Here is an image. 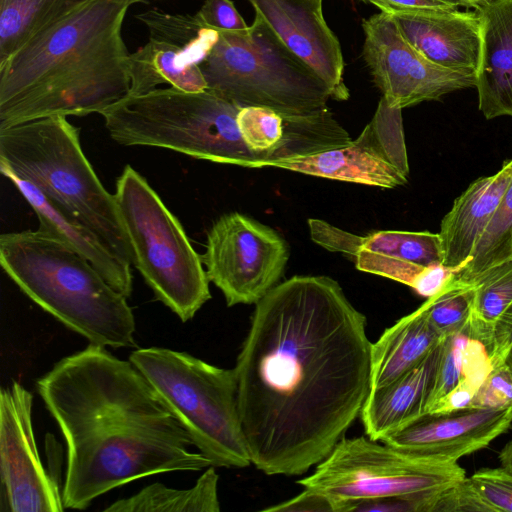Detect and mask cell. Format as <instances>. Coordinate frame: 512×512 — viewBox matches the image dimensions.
<instances>
[{
	"mask_svg": "<svg viewBox=\"0 0 512 512\" xmlns=\"http://www.w3.org/2000/svg\"><path fill=\"white\" fill-rule=\"evenodd\" d=\"M366 317L327 276H294L255 304L234 367L251 463L297 476L319 464L370 392Z\"/></svg>",
	"mask_w": 512,
	"mask_h": 512,
	"instance_id": "obj_1",
	"label": "cell"
},
{
	"mask_svg": "<svg viewBox=\"0 0 512 512\" xmlns=\"http://www.w3.org/2000/svg\"><path fill=\"white\" fill-rule=\"evenodd\" d=\"M66 443L64 507L84 510L140 478L212 466L130 360L105 346L59 360L36 381Z\"/></svg>",
	"mask_w": 512,
	"mask_h": 512,
	"instance_id": "obj_2",
	"label": "cell"
},
{
	"mask_svg": "<svg viewBox=\"0 0 512 512\" xmlns=\"http://www.w3.org/2000/svg\"><path fill=\"white\" fill-rule=\"evenodd\" d=\"M131 3L89 0L0 63V129L101 113L129 94L122 36Z\"/></svg>",
	"mask_w": 512,
	"mask_h": 512,
	"instance_id": "obj_3",
	"label": "cell"
},
{
	"mask_svg": "<svg viewBox=\"0 0 512 512\" xmlns=\"http://www.w3.org/2000/svg\"><path fill=\"white\" fill-rule=\"evenodd\" d=\"M0 264L27 297L90 343L137 347L127 297L53 233L38 228L2 234Z\"/></svg>",
	"mask_w": 512,
	"mask_h": 512,
	"instance_id": "obj_4",
	"label": "cell"
},
{
	"mask_svg": "<svg viewBox=\"0 0 512 512\" xmlns=\"http://www.w3.org/2000/svg\"><path fill=\"white\" fill-rule=\"evenodd\" d=\"M0 164L33 184L63 213L98 235L119 258L133 264L114 194L100 182L81 148L79 129L65 116L0 129Z\"/></svg>",
	"mask_w": 512,
	"mask_h": 512,
	"instance_id": "obj_5",
	"label": "cell"
},
{
	"mask_svg": "<svg viewBox=\"0 0 512 512\" xmlns=\"http://www.w3.org/2000/svg\"><path fill=\"white\" fill-rule=\"evenodd\" d=\"M240 109L208 89L170 87L126 96L100 115L121 145L160 147L215 163L260 168L262 156L248 148L239 130Z\"/></svg>",
	"mask_w": 512,
	"mask_h": 512,
	"instance_id": "obj_6",
	"label": "cell"
},
{
	"mask_svg": "<svg viewBox=\"0 0 512 512\" xmlns=\"http://www.w3.org/2000/svg\"><path fill=\"white\" fill-rule=\"evenodd\" d=\"M129 360L212 466L244 468L252 464L234 368H220L163 347L138 348Z\"/></svg>",
	"mask_w": 512,
	"mask_h": 512,
	"instance_id": "obj_7",
	"label": "cell"
},
{
	"mask_svg": "<svg viewBox=\"0 0 512 512\" xmlns=\"http://www.w3.org/2000/svg\"><path fill=\"white\" fill-rule=\"evenodd\" d=\"M199 65L207 89L241 107H266L286 118L328 110L325 83L257 14L245 33L218 32Z\"/></svg>",
	"mask_w": 512,
	"mask_h": 512,
	"instance_id": "obj_8",
	"label": "cell"
},
{
	"mask_svg": "<svg viewBox=\"0 0 512 512\" xmlns=\"http://www.w3.org/2000/svg\"><path fill=\"white\" fill-rule=\"evenodd\" d=\"M114 198L133 251L132 265L157 300L182 322L192 319L211 298L210 281L181 223L130 165L117 178Z\"/></svg>",
	"mask_w": 512,
	"mask_h": 512,
	"instance_id": "obj_9",
	"label": "cell"
},
{
	"mask_svg": "<svg viewBox=\"0 0 512 512\" xmlns=\"http://www.w3.org/2000/svg\"><path fill=\"white\" fill-rule=\"evenodd\" d=\"M466 477L458 462L432 460L360 436L342 438L314 472L297 483L327 495L338 512H346L348 502L364 499L436 498Z\"/></svg>",
	"mask_w": 512,
	"mask_h": 512,
	"instance_id": "obj_10",
	"label": "cell"
},
{
	"mask_svg": "<svg viewBox=\"0 0 512 512\" xmlns=\"http://www.w3.org/2000/svg\"><path fill=\"white\" fill-rule=\"evenodd\" d=\"M200 258L209 281L231 307L256 304L278 284L289 248L271 227L232 212L213 223Z\"/></svg>",
	"mask_w": 512,
	"mask_h": 512,
	"instance_id": "obj_11",
	"label": "cell"
},
{
	"mask_svg": "<svg viewBox=\"0 0 512 512\" xmlns=\"http://www.w3.org/2000/svg\"><path fill=\"white\" fill-rule=\"evenodd\" d=\"M363 59L386 103L397 109L476 86V72L440 66L420 54L384 12L363 20Z\"/></svg>",
	"mask_w": 512,
	"mask_h": 512,
	"instance_id": "obj_12",
	"label": "cell"
},
{
	"mask_svg": "<svg viewBox=\"0 0 512 512\" xmlns=\"http://www.w3.org/2000/svg\"><path fill=\"white\" fill-rule=\"evenodd\" d=\"M401 111L381 98L372 120L355 140L313 154L271 160L264 167L383 189L405 185L409 165Z\"/></svg>",
	"mask_w": 512,
	"mask_h": 512,
	"instance_id": "obj_13",
	"label": "cell"
},
{
	"mask_svg": "<svg viewBox=\"0 0 512 512\" xmlns=\"http://www.w3.org/2000/svg\"><path fill=\"white\" fill-rule=\"evenodd\" d=\"M33 395L13 381L0 393L2 505L10 512H61L62 489L44 468L32 424Z\"/></svg>",
	"mask_w": 512,
	"mask_h": 512,
	"instance_id": "obj_14",
	"label": "cell"
},
{
	"mask_svg": "<svg viewBox=\"0 0 512 512\" xmlns=\"http://www.w3.org/2000/svg\"><path fill=\"white\" fill-rule=\"evenodd\" d=\"M511 424L512 406L424 413L381 442L432 460L458 462L490 445Z\"/></svg>",
	"mask_w": 512,
	"mask_h": 512,
	"instance_id": "obj_15",
	"label": "cell"
},
{
	"mask_svg": "<svg viewBox=\"0 0 512 512\" xmlns=\"http://www.w3.org/2000/svg\"><path fill=\"white\" fill-rule=\"evenodd\" d=\"M278 38L327 86L330 97L347 100L341 45L323 14V0H247Z\"/></svg>",
	"mask_w": 512,
	"mask_h": 512,
	"instance_id": "obj_16",
	"label": "cell"
},
{
	"mask_svg": "<svg viewBox=\"0 0 512 512\" xmlns=\"http://www.w3.org/2000/svg\"><path fill=\"white\" fill-rule=\"evenodd\" d=\"M406 40L440 66L477 72L481 26L477 11L419 10L389 14Z\"/></svg>",
	"mask_w": 512,
	"mask_h": 512,
	"instance_id": "obj_17",
	"label": "cell"
},
{
	"mask_svg": "<svg viewBox=\"0 0 512 512\" xmlns=\"http://www.w3.org/2000/svg\"><path fill=\"white\" fill-rule=\"evenodd\" d=\"M475 10L481 26L479 110L488 120L512 117V0H489Z\"/></svg>",
	"mask_w": 512,
	"mask_h": 512,
	"instance_id": "obj_18",
	"label": "cell"
},
{
	"mask_svg": "<svg viewBox=\"0 0 512 512\" xmlns=\"http://www.w3.org/2000/svg\"><path fill=\"white\" fill-rule=\"evenodd\" d=\"M495 366L489 347L468 326L444 338L425 413H448L470 407Z\"/></svg>",
	"mask_w": 512,
	"mask_h": 512,
	"instance_id": "obj_19",
	"label": "cell"
},
{
	"mask_svg": "<svg viewBox=\"0 0 512 512\" xmlns=\"http://www.w3.org/2000/svg\"><path fill=\"white\" fill-rule=\"evenodd\" d=\"M512 177V158L499 171L481 177L455 199L440 225L442 264L458 271L470 259Z\"/></svg>",
	"mask_w": 512,
	"mask_h": 512,
	"instance_id": "obj_20",
	"label": "cell"
},
{
	"mask_svg": "<svg viewBox=\"0 0 512 512\" xmlns=\"http://www.w3.org/2000/svg\"><path fill=\"white\" fill-rule=\"evenodd\" d=\"M0 171L32 207L38 217L39 228L66 242L89 261L116 291L130 297L133 289L131 264L113 253L92 230L58 209L33 184L18 177L3 164H0Z\"/></svg>",
	"mask_w": 512,
	"mask_h": 512,
	"instance_id": "obj_21",
	"label": "cell"
},
{
	"mask_svg": "<svg viewBox=\"0 0 512 512\" xmlns=\"http://www.w3.org/2000/svg\"><path fill=\"white\" fill-rule=\"evenodd\" d=\"M352 258L358 270L412 289L428 266L442 263L443 259L438 234L397 230L360 236Z\"/></svg>",
	"mask_w": 512,
	"mask_h": 512,
	"instance_id": "obj_22",
	"label": "cell"
},
{
	"mask_svg": "<svg viewBox=\"0 0 512 512\" xmlns=\"http://www.w3.org/2000/svg\"><path fill=\"white\" fill-rule=\"evenodd\" d=\"M442 342L421 363L400 378L370 390L360 413L369 438L381 441L425 413Z\"/></svg>",
	"mask_w": 512,
	"mask_h": 512,
	"instance_id": "obj_23",
	"label": "cell"
},
{
	"mask_svg": "<svg viewBox=\"0 0 512 512\" xmlns=\"http://www.w3.org/2000/svg\"><path fill=\"white\" fill-rule=\"evenodd\" d=\"M443 339L429 322L423 302L372 343L370 390L386 386L413 369Z\"/></svg>",
	"mask_w": 512,
	"mask_h": 512,
	"instance_id": "obj_24",
	"label": "cell"
},
{
	"mask_svg": "<svg viewBox=\"0 0 512 512\" xmlns=\"http://www.w3.org/2000/svg\"><path fill=\"white\" fill-rule=\"evenodd\" d=\"M130 90L127 96L156 89L158 85L186 92L207 90L200 65L181 48L166 42L149 39L129 59Z\"/></svg>",
	"mask_w": 512,
	"mask_h": 512,
	"instance_id": "obj_25",
	"label": "cell"
},
{
	"mask_svg": "<svg viewBox=\"0 0 512 512\" xmlns=\"http://www.w3.org/2000/svg\"><path fill=\"white\" fill-rule=\"evenodd\" d=\"M218 479L215 466L198 478L189 489H176L156 482L138 493L115 501L107 512H219Z\"/></svg>",
	"mask_w": 512,
	"mask_h": 512,
	"instance_id": "obj_26",
	"label": "cell"
},
{
	"mask_svg": "<svg viewBox=\"0 0 512 512\" xmlns=\"http://www.w3.org/2000/svg\"><path fill=\"white\" fill-rule=\"evenodd\" d=\"M89 0H0V63Z\"/></svg>",
	"mask_w": 512,
	"mask_h": 512,
	"instance_id": "obj_27",
	"label": "cell"
},
{
	"mask_svg": "<svg viewBox=\"0 0 512 512\" xmlns=\"http://www.w3.org/2000/svg\"><path fill=\"white\" fill-rule=\"evenodd\" d=\"M470 285L475 293L469 328L491 352L495 329L512 307V258L488 269Z\"/></svg>",
	"mask_w": 512,
	"mask_h": 512,
	"instance_id": "obj_28",
	"label": "cell"
},
{
	"mask_svg": "<svg viewBox=\"0 0 512 512\" xmlns=\"http://www.w3.org/2000/svg\"><path fill=\"white\" fill-rule=\"evenodd\" d=\"M512 258V177L469 261L452 280L471 284L488 269Z\"/></svg>",
	"mask_w": 512,
	"mask_h": 512,
	"instance_id": "obj_29",
	"label": "cell"
},
{
	"mask_svg": "<svg viewBox=\"0 0 512 512\" xmlns=\"http://www.w3.org/2000/svg\"><path fill=\"white\" fill-rule=\"evenodd\" d=\"M149 31V39L177 46L198 64L218 38V32L202 25L188 14L167 13L153 8L135 15Z\"/></svg>",
	"mask_w": 512,
	"mask_h": 512,
	"instance_id": "obj_30",
	"label": "cell"
},
{
	"mask_svg": "<svg viewBox=\"0 0 512 512\" xmlns=\"http://www.w3.org/2000/svg\"><path fill=\"white\" fill-rule=\"evenodd\" d=\"M474 287L451 280L442 290L424 301L429 322L445 338L463 331L470 323Z\"/></svg>",
	"mask_w": 512,
	"mask_h": 512,
	"instance_id": "obj_31",
	"label": "cell"
},
{
	"mask_svg": "<svg viewBox=\"0 0 512 512\" xmlns=\"http://www.w3.org/2000/svg\"><path fill=\"white\" fill-rule=\"evenodd\" d=\"M468 480L486 512H512V473L508 470L481 468Z\"/></svg>",
	"mask_w": 512,
	"mask_h": 512,
	"instance_id": "obj_32",
	"label": "cell"
},
{
	"mask_svg": "<svg viewBox=\"0 0 512 512\" xmlns=\"http://www.w3.org/2000/svg\"><path fill=\"white\" fill-rule=\"evenodd\" d=\"M512 406V371L505 363L496 364L474 396L470 407L505 408Z\"/></svg>",
	"mask_w": 512,
	"mask_h": 512,
	"instance_id": "obj_33",
	"label": "cell"
},
{
	"mask_svg": "<svg viewBox=\"0 0 512 512\" xmlns=\"http://www.w3.org/2000/svg\"><path fill=\"white\" fill-rule=\"evenodd\" d=\"M194 16L202 25L217 32L245 33L249 30L231 0H205Z\"/></svg>",
	"mask_w": 512,
	"mask_h": 512,
	"instance_id": "obj_34",
	"label": "cell"
},
{
	"mask_svg": "<svg viewBox=\"0 0 512 512\" xmlns=\"http://www.w3.org/2000/svg\"><path fill=\"white\" fill-rule=\"evenodd\" d=\"M308 224L314 242L328 250L353 256L360 236L343 231L318 219H309Z\"/></svg>",
	"mask_w": 512,
	"mask_h": 512,
	"instance_id": "obj_35",
	"label": "cell"
},
{
	"mask_svg": "<svg viewBox=\"0 0 512 512\" xmlns=\"http://www.w3.org/2000/svg\"><path fill=\"white\" fill-rule=\"evenodd\" d=\"M269 512H338L337 503L327 495L305 488L300 494L287 501L265 508Z\"/></svg>",
	"mask_w": 512,
	"mask_h": 512,
	"instance_id": "obj_36",
	"label": "cell"
},
{
	"mask_svg": "<svg viewBox=\"0 0 512 512\" xmlns=\"http://www.w3.org/2000/svg\"><path fill=\"white\" fill-rule=\"evenodd\" d=\"M386 14L419 10H451L462 5L457 0H362Z\"/></svg>",
	"mask_w": 512,
	"mask_h": 512,
	"instance_id": "obj_37",
	"label": "cell"
},
{
	"mask_svg": "<svg viewBox=\"0 0 512 512\" xmlns=\"http://www.w3.org/2000/svg\"><path fill=\"white\" fill-rule=\"evenodd\" d=\"M491 354L495 364L505 363L512 371V307L495 329Z\"/></svg>",
	"mask_w": 512,
	"mask_h": 512,
	"instance_id": "obj_38",
	"label": "cell"
},
{
	"mask_svg": "<svg viewBox=\"0 0 512 512\" xmlns=\"http://www.w3.org/2000/svg\"><path fill=\"white\" fill-rule=\"evenodd\" d=\"M500 466L512 473V437L505 443L499 452Z\"/></svg>",
	"mask_w": 512,
	"mask_h": 512,
	"instance_id": "obj_39",
	"label": "cell"
},
{
	"mask_svg": "<svg viewBox=\"0 0 512 512\" xmlns=\"http://www.w3.org/2000/svg\"><path fill=\"white\" fill-rule=\"evenodd\" d=\"M463 7L476 8L477 6L489 1V0H457Z\"/></svg>",
	"mask_w": 512,
	"mask_h": 512,
	"instance_id": "obj_40",
	"label": "cell"
},
{
	"mask_svg": "<svg viewBox=\"0 0 512 512\" xmlns=\"http://www.w3.org/2000/svg\"><path fill=\"white\" fill-rule=\"evenodd\" d=\"M126 1L130 2L131 5H133V4H136V3H146V2H149L151 0H126Z\"/></svg>",
	"mask_w": 512,
	"mask_h": 512,
	"instance_id": "obj_41",
	"label": "cell"
},
{
	"mask_svg": "<svg viewBox=\"0 0 512 512\" xmlns=\"http://www.w3.org/2000/svg\"><path fill=\"white\" fill-rule=\"evenodd\" d=\"M510 429L512 430V424H511V427H510Z\"/></svg>",
	"mask_w": 512,
	"mask_h": 512,
	"instance_id": "obj_42",
	"label": "cell"
}]
</instances>
